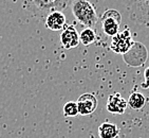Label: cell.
<instances>
[{"label":"cell","mask_w":149,"mask_h":138,"mask_svg":"<svg viewBox=\"0 0 149 138\" xmlns=\"http://www.w3.org/2000/svg\"><path fill=\"white\" fill-rule=\"evenodd\" d=\"M71 11L75 19L87 28H93L98 20L95 6L89 0H73Z\"/></svg>","instance_id":"obj_1"},{"label":"cell","mask_w":149,"mask_h":138,"mask_svg":"<svg viewBox=\"0 0 149 138\" xmlns=\"http://www.w3.org/2000/svg\"><path fill=\"white\" fill-rule=\"evenodd\" d=\"M70 0H23L26 10L34 14H42L45 12L61 11L68 6Z\"/></svg>","instance_id":"obj_2"},{"label":"cell","mask_w":149,"mask_h":138,"mask_svg":"<svg viewBox=\"0 0 149 138\" xmlns=\"http://www.w3.org/2000/svg\"><path fill=\"white\" fill-rule=\"evenodd\" d=\"M123 58L125 63L130 67L143 66L148 58V51L146 46L140 42H133L129 50L123 54Z\"/></svg>","instance_id":"obj_3"},{"label":"cell","mask_w":149,"mask_h":138,"mask_svg":"<svg viewBox=\"0 0 149 138\" xmlns=\"http://www.w3.org/2000/svg\"><path fill=\"white\" fill-rule=\"evenodd\" d=\"M122 15L118 11L113 9L107 10L102 16V30L107 36H114L120 32Z\"/></svg>","instance_id":"obj_4"},{"label":"cell","mask_w":149,"mask_h":138,"mask_svg":"<svg viewBox=\"0 0 149 138\" xmlns=\"http://www.w3.org/2000/svg\"><path fill=\"white\" fill-rule=\"evenodd\" d=\"M131 31L128 27H126L122 32H118L114 36H112L111 43H110V49L114 53L124 54L126 53L133 44Z\"/></svg>","instance_id":"obj_5"},{"label":"cell","mask_w":149,"mask_h":138,"mask_svg":"<svg viewBox=\"0 0 149 138\" xmlns=\"http://www.w3.org/2000/svg\"><path fill=\"white\" fill-rule=\"evenodd\" d=\"M79 34L73 25H66L60 34V45L63 48L69 50L79 45Z\"/></svg>","instance_id":"obj_6"},{"label":"cell","mask_w":149,"mask_h":138,"mask_svg":"<svg viewBox=\"0 0 149 138\" xmlns=\"http://www.w3.org/2000/svg\"><path fill=\"white\" fill-rule=\"evenodd\" d=\"M97 99L93 94H90V92L83 94L76 101L78 114L81 116L91 115L95 112V109L97 107Z\"/></svg>","instance_id":"obj_7"},{"label":"cell","mask_w":149,"mask_h":138,"mask_svg":"<svg viewBox=\"0 0 149 138\" xmlns=\"http://www.w3.org/2000/svg\"><path fill=\"white\" fill-rule=\"evenodd\" d=\"M127 101L118 92L110 95L107 101V111L111 114L122 115L127 109Z\"/></svg>","instance_id":"obj_8"},{"label":"cell","mask_w":149,"mask_h":138,"mask_svg":"<svg viewBox=\"0 0 149 138\" xmlns=\"http://www.w3.org/2000/svg\"><path fill=\"white\" fill-rule=\"evenodd\" d=\"M66 16L61 11H51L46 17V27L52 31L63 30L66 26Z\"/></svg>","instance_id":"obj_9"},{"label":"cell","mask_w":149,"mask_h":138,"mask_svg":"<svg viewBox=\"0 0 149 138\" xmlns=\"http://www.w3.org/2000/svg\"><path fill=\"white\" fill-rule=\"evenodd\" d=\"M98 135L100 138H113L120 135V129L114 123L104 122L98 127Z\"/></svg>","instance_id":"obj_10"},{"label":"cell","mask_w":149,"mask_h":138,"mask_svg":"<svg viewBox=\"0 0 149 138\" xmlns=\"http://www.w3.org/2000/svg\"><path fill=\"white\" fill-rule=\"evenodd\" d=\"M127 105H129L130 108H132L133 111H141L146 105V98L143 94L139 92H133L128 98Z\"/></svg>","instance_id":"obj_11"},{"label":"cell","mask_w":149,"mask_h":138,"mask_svg":"<svg viewBox=\"0 0 149 138\" xmlns=\"http://www.w3.org/2000/svg\"><path fill=\"white\" fill-rule=\"evenodd\" d=\"M96 39V32L92 28H86L80 32L79 34V43L84 46H89L93 44Z\"/></svg>","instance_id":"obj_12"},{"label":"cell","mask_w":149,"mask_h":138,"mask_svg":"<svg viewBox=\"0 0 149 138\" xmlns=\"http://www.w3.org/2000/svg\"><path fill=\"white\" fill-rule=\"evenodd\" d=\"M63 113L65 117H75L78 115L77 104L74 101H69L63 105Z\"/></svg>","instance_id":"obj_13"},{"label":"cell","mask_w":149,"mask_h":138,"mask_svg":"<svg viewBox=\"0 0 149 138\" xmlns=\"http://www.w3.org/2000/svg\"><path fill=\"white\" fill-rule=\"evenodd\" d=\"M141 87L143 89H148L149 88V66L145 69L144 71V82L141 84Z\"/></svg>","instance_id":"obj_14"},{"label":"cell","mask_w":149,"mask_h":138,"mask_svg":"<svg viewBox=\"0 0 149 138\" xmlns=\"http://www.w3.org/2000/svg\"><path fill=\"white\" fill-rule=\"evenodd\" d=\"M113 138H120V135H118V136H115V137H113Z\"/></svg>","instance_id":"obj_15"},{"label":"cell","mask_w":149,"mask_h":138,"mask_svg":"<svg viewBox=\"0 0 149 138\" xmlns=\"http://www.w3.org/2000/svg\"><path fill=\"white\" fill-rule=\"evenodd\" d=\"M147 27H148V28H149V23H148V26H147Z\"/></svg>","instance_id":"obj_16"}]
</instances>
